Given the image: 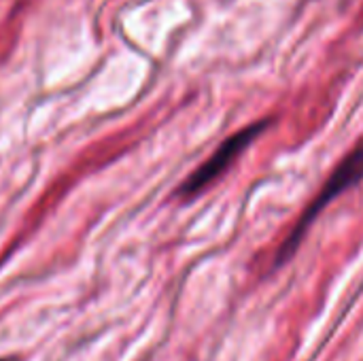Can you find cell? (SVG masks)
Segmentation results:
<instances>
[{
	"mask_svg": "<svg viewBox=\"0 0 363 361\" xmlns=\"http://www.w3.org/2000/svg\"><path fill=\"white\" fill-rule=\"evenodd\" d=\"M272 119H262V121H255L242 130H238L236 134H232L230 138H225L217 149L215 153L202 164L198 166L177 189V196L183 198V200H191L196 196H200L202 191H206L208 185H213L223 172H228V168L253 145V140L266 132V128L270 126Z\"/></svg>",
	"mask_w": 363,
	"mask_h": 361,
	"instance_id": "2",
	"label": "cell"
},
{
	"mask_svg": "<svg viewBox=\"0 0 363 361\" xmlns=\"http://www.w3.org/2000/svg\"><path fill=\"white\" fill-rule=\"evenodd\" d=\"M363 181V143L357 145L330 174V179L325 181V185L321 187V191L317 194V198L308 204V209L302 213V217L296 221L294 230L287 234V238L283 240V245L279 247L277 255H274V264L272 268H281L285 266L298 251L304 234L311 230V226L315 223V219L325 211V206H330L338 196H342L345 191H349L351 187H355L357 183Z\"/></svg>",
	"mask_w": 363,
	"mask_h": 361,
	"instance_id": "1",
	"label": "cell"
},
{
	"mask_svg": "<svg viewBox=\"0 0 363 361\" xmlns=\"http://www.w3.org/2000/svg\"><path fill=\"white\" fill-rule=\"evenodd\" d=\"M0 361H11V360H0Z\"/></svg>",
	"mask_w": 363,
	"mask_h": 361,
	"instance_id": "3",
	"label": "cell"
}]
</instances>
